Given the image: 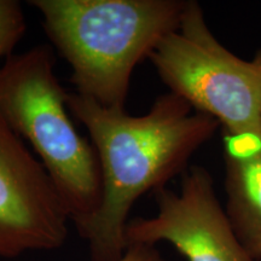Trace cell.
<instances>
[{
	"mask_svg": "<svg viewBox=\"0 0 261 261\" xmlns=\"http://www.w3.org/2000/svg\"><path fill=\"white\" fill-rule=\"evenodd\" d=\"M68 108L89 132L102 179L99 210L79 233L92 261H117L127 249L128 215L140 196L184 174L220 125L171 92L156 98L142 116L76 92H68Z\"/></svg>",
	"mask_w": 261,
	"mask_h": 261,
	"instance_id": "cell-1",
	"label": "cell"
},
{
	"mask_svg": "<svg viewBox=\"0 0 261 261\" xmlns=\"http://www.w3.org/2000/svg\"><path fill=\"white\" fill-rule=\"evenodd\" d=\"M188 0H32L75 92L125 109L135 68L180 24Z\"/></svg>",
	"mask_w": 261,
	"mask_h": 261,
	"instance_id": "cell-2",
	"label": "cell"
},
{
	"mask_svg": "<svg viewBox=\"0 0 261 261\" xmlns=\"http://www.w3.org/2000/svg\"><path fill=\"white\" fill-rule=\"evenodd\" d=\"M0 117L31 145L83 231L102 201L99 162L70 119L51 47L39 45L0 64Z\"/></svg>",
	"mask_w": 261,
	"mask_h": 261,
	"instance_id": "cell-3",
	"label": "cell"
},
{
	"mask_svg": "<svg viewBox=\"0 0 261 261\" xmlns=\"http://www.w3.org/2000/svg\"><path fill=\"white\" fill-rule=\"evenodd\" d=\"M149 60L169 92L213 117L223 133L261 132V50L248 61L228 51L188 0L180 24Z\"/></svg>",
	"mask_w": 261,
	"mask_h": 261,
	"instance_id": "cell-4",
	"label": "cell"
},
{
	"mask_svg": "<svg viewBox=\"0 0 261 261\" xmlns=\"http://www.w3.org/2000/svg\"><path fill=\"white\" fill-rule=\"evenodd\" d=\"M158 213L129 219L127 247L172 244L188 261H257L238 240L215 192L214 179L202 166L181 175L180 190L155 191Z\"/></svg>",
	"mask_w": 261,
	"mask_h": 261,
	"instance_id": "cell-5",
	"label": "cell"
},
{
	"mask_svg": "<svg viewBox=\"0 0 261 261\" xmlns=\"http://www.w3.org/2000/svg\"><path fill=\"white\" fill-rule=\"evenodd\" d=\"M69 221L47 171L0 117V257L58 249Z\"/></svg>",
	"mask_w": 261,
	"mask_h": 261,
	"instance_id": "cell-6",
	"label": "cell"
},
{
	"mask_svg": "<svg viewBox=\"0 0 261 261\" xmlns=\"http://www.w3.org/2000/svg\"><path fill=\"white\" fill-rule=\"evenodd\" d=\"M225 211L238 240L261 261V132L223 133Z\"/></svg>",
	"mask_w": 261,
	"mask_h": 261,
	"instance_id": "cell-7",
	"label": "cell"
},
{
	"mask_svg": "<svg viewBox=\"0 0 261 261\" xmlns=\"http://www.w3.org/2000/svg\"><path fill=\"white\" fill-rule=\"evenodd\" d=\"M27 22L21 3L0 0V62L14 56V51L23 38Z\"/></svg>",
	"mask_w": 261,
	"mask_h": 261,
	"instance_id": "cell-8",
	"label": "cell"
},
{
	"mask_svg": "<svg viewBox=\"0 0 261 261\" xmlns=\"http://www.w3.org/2000/svg\"><path fill=\"white\" fill-rule=\"evenodd\" d=\"M117 261H167L155 246L133 244L127 247L126 252Z\"/></svg>",
	"mask_w": 261,
	"mask_h": 261,
	"instance_id": "cell-9",
	"label": "cell"
}]
</instances>
